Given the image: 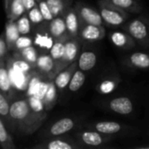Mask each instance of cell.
Segmentation results:
<instances>
[{
  "label": "cell",
  "instance_id": "cell-1",
  "mask_svg": "<svg viewBox=\"0 0 149 149\" xmlns=\"http://www.w3.org/2000/svg\"><path fill=\"white\" fill-rule=\"evenodd\" d=\"M10 120L12 130H18L24 134L35 133L44 123L46 113H37L31 109L27 99H19L10 102Z\"/></svg>",
  "mask_w": 149,
  "mask_h": 149
},
{
  "label": "cell",
  "instance_id": "cell-2",
  "mask_svg": "<svg viewBox=\"0 0 149 149\" xmlns=\"http://www.w3.org/2000/svg\"><path fill=\"white\" fill-rule=\"evenodd\" d=\"M120 27L134 39L135 44L145 48L148 46V20L146 16L127 19Z\"/></svg>",
  "mask_w": 149,
  "mask_h": 149
},
{
  "label": "cell",
  "instance_id": "cell-3",
  "mask_svg": "<svg viewBox=\"0 0 149 149\" xmlns=\"http://www.w3.org/2000/svg\"><path fill=\"white\" fill-rule=\"evenodd\" d=\"M98 5L103 24L108 27H120L130 17V13L106 0H98Z\"/></svg>",
  "mask_w": 149,
  "mask_h": 149
},
{
  "label": "cell",
  "instance_id": "cell-4",
  "mask_svg": "<svg viewBox=\"0 0 149 149\" xmlns=\"http://www.w3.org/2000/svg\"><path fill=\"white\" fill-rule=\"evenodd\" d=\"M78 144L82 148H102L110 143L114 139V136L104 134L95 130L86 129L79 130L75 133L73 137Z\"/></svg>",
  "mask_w": 149,
  "mask_h": 149
},
{
  "label": "cell",
  "instance_id": "cell-5",
  "mask_svg": "<svg viewBox=\"0 0 149 149\" xmlns=\"http://www.w3.org/2000/svg\"><path fill=\"white\" fill-rule=\"evenodd\" d=\"M82 41L77 38H69L65 43V52L62 58L55 63L53 72H52V79L53 78L65 67L68 65L72 64L74 61H77V58L80 53Z\"/></svg>",
  "mask_w": 149,
  "mask_h": 149
},
{
  "label": "cell",
  "instance_id": "cell-6",
  "mask_svg": "<svg viewBox=\"0 0 149 149\" xmlns=\"http://www.w3.org/2000/svg\"><path fill=\"white\" fill-rule=\"evenodd\" d=\"M33 149H80L76 140L70 135H59L44 139L39 143L31 147Z\"/></svg>",
  "mask_w": 149,
  "mask_h": 149
},
{
  "label": "cell",
  "instance_id": "cell-7",
  "mask_svg": "<svg viewBox=\"0 0 149 149\" xmlns=\"http://www.w3.org/2000/svg\"><path fill=\"white\" fill-rule=\"evenodd\" d=\"M83 127L87 129L95 130L99 133L107 135H112V136L120 134H128L130 131L134 130V127L111 120H102L97 122L84 123Z\"/></svg>",
  "mask_w": 149,
  "mask_h": 149
},
{
  "label": "cell",
  "instance_id": "cell-8",
  "mask_svg": "<svg viewBox=\"0 0 149 149\" xmlns=\"http://www.w3.org/2000/svg\"><path fill=\"white\" fill-rule=\"evenodd\" d=\"M79 123V120L72 117H65L59 119L43 131V133L41 134V138L46 139L53 136L66 134L68 132L74 129Z\"/></svg>",
  "mask_w": 149,
  "mask_h": 149
},
{
  "label": "cell",
  "instance_id": "cell-9",
  "mask_svg": "<svg viewBox=\"0 0 149 149\" xmlns=\"http://www.w3.org/2000/svg\"><path fill=\"white\" fill-rule=\"evenodd\" d=\"M73 7L79 16L81 24L104 25L100 14L99 10H97L96 9L82 2L75 3Z\"/></svg>",
  "mask_w": 149,
  "mask_h": 149
},
{
  "label": "cell",
  "instance_id": "cell-10",
  "mask_svg": "<svg viewBox=\"0 0 149 149\" xmlns=\"http://www.w3.org/2000/svg\"><path fill=\"white\" fill-rule=\"evenodd\" d=\"M106 36V29L104 25H94L88 24H81L79 29L78 38L82 43H93L102 40Z\"/></svg>",
  "mask_w": 149,
  "mask_h": 149
},
{
  "label": "cell",
  "instance_id": "cell-11",
  "mask_svg": "<svg viewBox=\"0 0 149 149\" xmlns=\"http://www.w3.org/2000/svg\"><path fill=\"white\" fill-rule=\"evenodd\" d=\"M46 26L48 32L52 36L53 40L66 39L70 38L66 31V27L63 16L52 17L50 21L46 22Z\"/></svg>",
  "mask_w": 149,
  "mask_h": 149
},
{
  "label": "cell",
  "instance_id": "cell-12",
  "mask_svg": "<svg viewBox=\"0 0 149 149\" xmlns=\"http://www.w3.org/2000/svg\"><path fill=\"white\" fill-rule=\"evenodd\" d=\"M63 17L65 20L66 31L70 38H77L79 33V29L81 24L79 16L73 7V5L70 6L65 10L63 13Z\"/></svg>",
  "mask_w": 149,
  "mask_h": 149
},
{
  "label": "cell",
  "instance_id": "cell-13",
  "mask_svg": "<svg viewBox=\"0 0 149 149\" xmlns=\"http://www.w3.org/2000/svg\"><path fill=\"white\" fill-rule=\"evenodd\" d=\"M108 108L119 114L128 115L134 112V103L128 97L121 96L112 99L108 102Z\"/></svg>",
  "mask_w": 149,
  "mask_h": 149
},
{
  "label": "cell",
  "instance_id": "cell-14",
  "mask_svg": "<svg viewBox=\"0 0 149 149\" xmlns=\"http://www.w3.org/2000/svg\"><path fill=\"white\" fill-rule=\"evenodd\" d=\"M54 60L51 57V55L45 52H38L36 65L35 68L38 69V71L45 76L49 79H52V72L54 69Z\"/></svg>",
  "mask_w": 149,
  "mask_h": 149
},
{
  "label": "cell",
  "instance_id": "cell-15",
  "mask_svg": "<svg viewBox=\"0 0 149 149\" xmlns=\"http://www.w3.org/2000/svg\"><path fill=\"white\" fill-rule=\"evenodd\" d=\"M77 61L72 62V64L68 65L66 67H65L63 70H61L54 78L53 82L56 86V88L58 91H63L65 88H67V86L70 82L71 78L72 77L74 72L77 70Z\"/></svg>",
  "mask_w": 149,
  "mask_h": 149
},
{
  "label": "cell",
  "instance_id": "cell-16",
  "mask_svg": "<svg viewBox=\"0 0 149 149\" xmlns=\"http://www.w3.org/2000/svg\"><path fill=\"white\" fill-rule=\"evenodd\" d=\"M37 26H38V29L36 30L35 36H34V38H33V45H38L40 48L49 52V50L52 47L54 40L48 32L46 22L45 24L42 23Z\"/></svg>",
  "mask_w": 149,
  "mask_h": 149
},
{
  "label": "cell",
  "instance_id": "cell-17",
  "mask_svg": "<svg viewBox=\"0 0 149 149\" xmlns=\"http://www.w3.org/2000/svg\"><path fill=\"white\" fill-rule=\"evenodd\" d=\"M109 39L115 47L120 49L130 50L134 48L136 45L134 39L123 30L112 31L109 35Z\"/></svg>",
  "mask_w": 149,
  "mask_h": 149
},
{
  "label": "cell",
  "instance_id": "cell-18",
  "mask_svg": "<svg viewBox=\"0 0 149 149\" xmlns=\"http://www.w3.org/2000/svg\"><path fill=\"white\" fill-rule=\"evenodd\" d=\"M41 100L43 102L44 109L45 111H50L57 104L58 89L56 88L52 79H49V81L46 83V86Z\"/></svg>",
  "mask_w": 149,
  "mask_h": 149
},
{
  "label": "cell",
  "instance_id": "cell-19",
  "mask_svg": "<svg viewBox=\"0 0 149 149\" xmlns=\"http://www.w3.org/2000/svg\"><path fill=\"white\" fill-rule=\"evenodd\" d=\"M38 55V52L33 45L25 47L19 51L13 52V57L16 60H21L27 63L31 69L35 68Z\"/></svg>",
  "mask_w": 149,
  "mask_h": 149
},
{
  "label": "cell",
  "instance_id": "cell-20",
  "mask_svg": "<svg viewBox=\"0 0 149 149\" xmlns=\"http://www.w3.org/2000/svg\"><path fill=\"white\" fill-rule=\"evenodd\" d=\"M0 91L10 100L13 97V86L6 65V60L0 62Z\"/></svg>",
  "mask_w": 149,
  "mask_h": 149
},
{
  "label": "cell",
  "instance_id": "cell-21",
  "mask_svg": "<svg viewBox=\"0 0 149 149\" xmlns=\"http://www.w3.org/2000/svg\"><path fill=\"white\" fill-rule=\"evenodd\" d=\"M125 63L127 66L135 69H148L149 67V56L145 52H134L126 57Z\"/></svg>",
  "mask_w": 149,
  "mask_h": 149
},
{
  "label": "cell",
  "instance_id": "cell-22",
  "mask_svg": "<svg viewBox=\"0 0 149 149\" xmlns=\"http://www.w3.org/2000/svg\"><path fill=\"white\" fill-rule=\"evenodd\" d=\"M97 63V55L93 51H84L79 53L77 58L78 68L83 72L92 70Z\"/></svg>",
  "mask_w": 149,
  "mask_h": 149
},
{
  "label": "cell",
  "instance_id": "cell-23",
  "mask_svg": "<svg viewBox=\"0 0 149 149\" xmlns=\"http://www.w3.org/2000/svg\"><path fill=\"white\" fill-rule=\"evenodd\" d=\"M130 14H139L143 11L141 0H106Z\"/></svg>",
  "mask_w": 149,
  "mask_h": 149
},
{
  "label": "cell",
  "instance_id": "cell-24",
  "mask_svg": "<svg viewBox=\"0 0 149 149\" xmlns=\"http://www.w3.org/2000/svg\"><path fill=\"white\" fill-rule=\"evenodd\" d=\"M3 35H4V40H5L8 51L12 52L14 44L16 40L17 39V38L20 36L17 28L16 21H11L9 19L7 20L5 24V30H4Z\"/></svg>",
  "mask_w": 149,
  "mask_h": 149
},
{
  "label": "cell",
  "instance_id": "cell-25",
  "mask_svg": "<svg viewBox=\"0 0 149 149\" xmlns=\"http://www.w3.org/2000/svg\"><path fill=\"white\" fill-rule=\"evenodd\" d=\"M120 82V79L119 77H109L103 80H101L96 86V90L100 94H109L114 92L119 84Z\"/></svg>",
  "mask_w": 149,
  "mask_h": 149
},
{
  "label": "cell",
  "instance_id": "cell-26",
  "mask_svg": "<svg viewBox=\"0 0 149 149\" xmlns=\"http://www.w3.org/2000/svg\"><path fill=\"white\" fill-rule=\"evenodd\" d=\"M25 11L22 0H10L7 10L5 11L7 18L11 21H16Z\"/></svg>",
  "mask_w": 149,
  "mask_h": 149
},
{
  "label": "cell",
  "instance_id": "cell-27",
  "mask_svg": "<svg viewBox=\"0 0 149 149\" xmlns=\"http://www.w3.org/2000/svg\"><path fill=\"white\" fill-rule=\"evenodd\" d=\"M52 17L62 16L67 8L72 5V0H45Z\"/></svg>",
  "mask_w": 149,
  "mask_h": 149
},
{
  "label": "cell",
  "instance_id": "cell-28",
  "mask_svg": "<svg viewBox=\"0 0 149 149\" xmlns=\"http://www.w3.org/2000/svg\"><path fill=\"white\" fill-rule=\"evenodd\" d=\"M0 147L3 149H16V145L6 126L0 117Z\"/></svg>",
  "mask_w": 149,
  "mask_h": 149
},
{
  "label": "cell",
  "instance_id": "cell-29",
  "mask_svg": "<svg viewBox=\"0 0 149 149\" xmlns=\"http://www.w3.org/2000/svg\"><path fill=\"white\" fill-rule=\"evenodd\" d=\"M10 100L0 91V117L3 120L5 126H8L11 128V123L10 120Z\"/></svg>",
  "mask_w": 149,
  "mask_h": 149
},
{
  "label": "cell",
  "instance_id": "cell-30",
  "mask_svg": "<svg viewBox=\"0 0 149 149\" xmlns=\"http://www.w3.org/2000/svg\"><path fill=\"white\" fill-rule=\"evenodd\" d=\"M85 81H86L85 72L77 68L72 77L71 78L67 87L71 92H77L83 86V85L85 84Z\"/></svg>",
  "mask_w": 149,
  "mask_h": 149
},
{
  "label": "cell",
  "instance_id": "cell-31",
  "mask_svg": "<svg viewBox=\"0 0 149 149\" xmlns=\"http://www.w3.org/2000/svg\"><path fill=\"white\" fill-rule=\"evenodd\" d=\"M67 39L68 38L58 39L53 41V44L49 50V54L54 60V63L58 62L62 58L65 52V43Z\"/></svg>",
  "mask_w": 149,
  "mask_h": 149
},
{
  "label": "cell",
  "instance_id": "cell-32",
  "mask_svg": "<svg viewBox=\"0 0 149 149\" xmlns=\"http://www.w3.org/2000/svg\"><path fill=\"white\" fill-rule=\"evenodd\" d=\"M16 24L20 35H27L31 31L32 24L29 20L26 12H24L16 20Z\"/></svg>",
  "mask_w": 149,
  "mask_h": 149
},
{
  "label": "cell",
  "instance_id": "cell-33",
  "mask_svg": "<svg viewBox=\"0 0 149 149\" xmlns=\"http://www.w3.org/2000/svg\"><path fill=\"white\" fill-rule=\"evenodd\" d=\"M26 14H27V17H28L29 20L31 21V24L34 26H37V25L45 22L44 20V17H43L39 9L38 8L37 4L34 7H32L31 9H30L29 10H27Z\"/></svg>",
  "mask_w": 149,
  "mask_h": 149
},
{
  "label": "cell",
  "instance_id": "cell-34",
  "mask_svg": "<svg viewBox=\"0 0 149 149\" xmlns=\"http://www.w3.org/2000/svg\"><path fill=\"white\" fill-rule=\"evenodd\" d=\"M31 45H33L32 37L28 36V34L27 35H20L14 44L12 52H16V51H19L21 49H24V48L31 46Z\"/></svg>",
  "mask_w": 149,
  "mask_h": 149
},
{
  "label": "cell",
  "instance_id": "cell-35",
  "mask_svg": "<svg viewBox=\"0 0 149 149\" xmlns=\"http://www.w3.org/2000/svg\"><path fill=\"white\" fill-rule=\"evenodd\" d=\"M27 101L30 105V107H31V109L37 113H45L46 112L44 109V105L43 102L41 100V99L38 96L35 95H31L29 96V98L27 99Z\"/></svg>",
  "mask_w": 149,
  "mask_h": 149
},
{
  "label": "cell",
  "instance_id": "cell-36",
  "mask_svg": "<svg viewBox=\"0 0 149 149\" xmlns=\"http://www.w3.org/2000/svg\"><path fill=\"white\" fill-rule=\"evenodd\" d=\"M36 4H37L38 8L39 9V10L44 17V20L45 22L50 21L53 17L45 0H36Z\"/></svg>",
  "mask_w": 149,
  "mask_h": 149
},
{
  "label": "cell",
  "instance_id": "cell-37",
  "mask_svg": "<svg viewBox=\"0 0 149 149\" xmlns=\"http://www.w3.org/2000/svg\"><path fill=\"white\" fill-rule=\"evenodd\" d=\"M8 49L6 46V43L4 40V35L3 33L0 35V62L3 60H7V55H8Z\"/></svg>",
  "mask_w": 149,
  "mask_h": 149
},
{
  "label": "cell",
  "instance_id": "cell-38",
  "mask_svg": "<svg viewBox=\"0 0 149 149\" xmlns=\"http://www.w3.org/2000/svg\"><path fill=\"white\" fill-rule=\"evenodd\" d=\"M22 3L24 4L25 11L29 10L30 9H31L36 5V0H22Z\"/></svg>",
  "mask_w": 149,
  "mask_h": 149
},
{
  "label": "cell",
  "instance_id": "cell-39",
  "mask_svg": "<svg viewBox=\"0 0 149 149\" xmlns=\"http://www.w3.org/2000/svg\"><path fill=\"white\" fill-rule=\"evenodd\" d=\"M9 2H10V0H3V7H4V10H5V11H6V10H7Z\"/></svg>",
  "mask_w": 149,
  "mask_h": 149
}]
</instances>
